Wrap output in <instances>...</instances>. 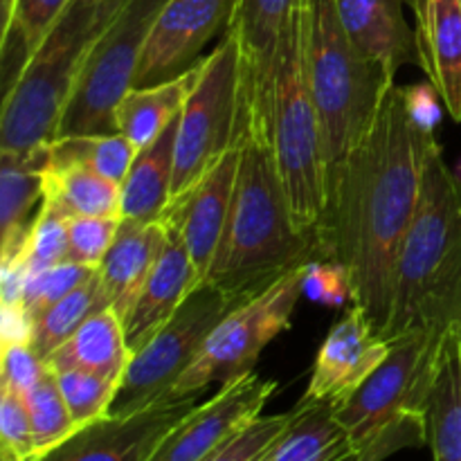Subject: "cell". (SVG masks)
Masks as SVG:
<instances>
[{
	"label": "cell",
	"instance_id": "1",
	"mask_svg": "<svg viewBox=\"0 0 461 461\" xmlns=\"http://www.w3.org/2000/svg\"><path fill=\"white\" fill-rule=\"evenodd\" d=\"M435 131L419 124L405 88L392 86L367 138L327 189L320 255L349 273L351 304L381 336L394 302L396 257L417 212Z\"/></svg>",
	"mask_w": 461,
	"mask_h": 461
},
{
	"label": "cell",
	"instance_id": "2",
	"mask_svg": "<svg viewBox=\"0 0 461 461\" xmlns=\"http://www.w3.org/2000/svg\"><path fill=\"white\" fill-rule=\"evenodd\" d=\"M239 169L228 223L203 282L257 295L320 255V234L295 225L277 169L270 120L239 113Z\"/></svg>",
	"mask_w": 461,
	"mask_h": 461
},
{
	"label": "cell",
	"instance_id": "3",
	"mask_svg": "<svg viewBox=\"0 0 461 461\" xmlns=\"http://www.w3.org/2000/svg\"><path fill=\"white\" fill-rule=\"evenodd\" d=\"M461 327V178L439 142L423 171L421 198L396 257L394 302L383 340L408 333L446 336Z\"/></svg>",
	"mask_w": 461,
	"mask_h": 461
},
{
	"label": "cell",
	"instance_id": "4",
	"mask_svg": "<svg viewBox=\"0 0 461 461\" xmlns=\"http://www.w3.org/2000/svg\"><path fill=\"white\" fill-rule=\"evenodd\" d=\"M304 63L322 126L329 189L347 156L374 129L396 77L351 45L338 18L336 0H306Z\"/></svg>",
	"mask_w": 461,
	"mask_h": 461
},
{
	"label": "cell",
	"instance_id": "5",
	"mask_svg": "<svg viewBox=\"0 0 461 461\" xmlns=\"http://www.w3.org/2000/svg\"><path fill=\"white\" fill-rule=\"evenodd\" d=\"M129 0H75L3 95L0 151H27L57 138L95 43Z\"/></svg>",
	"mask_w": 461,
	"mask_h": 461
},
{
	"label": "cell",
	"instance_id": "6",
	"mask_svg": "<svg viewBox=\"0 0 461 461\" xmlns=\"http://www.w3.org/2000/svg\"><path fill=\"white\" fill-rule=\"evenodd\" d=\"M270 140L293 221L302 232H318L327 210V156L306 79L304 7L279 48L270 93Z\"/></svg>",
	"mask_w": 461,
	"mask_h": 461
},
{
	"label": "cell",
	"instance_id": "7",
	"mask_svg": "<svg viewBox=\"0 0 461 461\" xmlns=\"http://www.w3.org/2000/svg\"><path fill=\"white\" fill-rule=\"evenodd\" d=\"M239 102L241 48L234 32L225 30L219 45L198 66L178 115L169 207L187 198L212 167L237 144Z\"/></svg>",
	"mask_w": 461,
	"mask_h": 461
},
{
	"label": "cell",
	"instance_id": "8",
	"mask_svg": "<svg viewBox=\"0 0 461 461\" xmlns=\"http://www.w3.org/2000/svg\"><path fill=\"white\" fill-rule=\"evenodd\" d=\"M306 266L293 268L255 297L230 311L210 331L201 351L176 381L169 401L201 396L210 385H228L255 369L261 351L291 327V315L304 295Z\"/></svg>",
	"mask_w": 461,
	"mask_h": 461
},
{
	"label": "cell",
	"instance_id": "9",
	"mask_svg": "<svg viewBox=\"0 0 461 461\" xmlns=\"http://www.w3.org/2000/svg\"><path fill=\"white\" fill-rule=\"evenodd\" d=\"M246 300L250 297L223 291L214 284H198L174 318L131 356L108 414H131L167 403L176 381L196 358L212 329Z\"/></svg>",
	"mask_w": 461,
	"mask_h": 461
},
{
	"label": "cell",
	"instance_id": "10",
	"mask_svg": "<svg viewBox=\"0 0 461 461\" xmlns=\"http://www.w3.org/2000/svg\"><path fill=\"white\" fill-rule=\"evenodd\" d=\"M165 3L167 0H129L120 9L86 61L57 138L117 133L115 108L126 90L133 88L144 45Z\"/></svg>",
	"mask_w": 461,
	"mask_h": 461
},
{
	"label": "cell",
	"instance_id": "11",
	"mask_svg": "<svg viewBox=\"0 0 461 461\" xmlns=\"http://www.w3.org/2000/svg\"><path fill=\"white\" fill-rule=\"evenodd\" d=\"M444 336L408 333L390 340L385 360L336 408L356 453L367 448L387 426L410 414H426Z\"/></svg>",
	"mask_w": 461,
	"mask_h": 461
},
{
	"label": "cell",
	"instance_id": "12",
	"mask_svg": "<svg viewBox=\"0 0 461 461\" xmlns=\"http://www.w3.org/2000/svg\"><path fill=\"white\" fill-rule=\"evenodd\" d=\"M237 0H167L135 70V88L178 79L203 61V50L230 27Z\"/></svg>",
	"mask_w": 461,
	"mask_h": 461
},
{
	"label": "cell",
	"instance_id": "13",
	"mask_svg": "<svg viewBox=\"0 0 461 461\" xmlns=\"http://www.w3.org/2000/svg\"><path fill=\"white\" fill-rule=\"evenodd\" d=\"M201 396L156 403L131 414H106L72 432L36 461H149Z\"/></svg>",
	"mask_w": 461,
	"mask_h": 461
},
{
	"label": "cell",
	"instance_id": "14",
	"mask_svg": "<svg viewBox=\"0 0 461 461\" xmlns=\"http://www.w3.org/2000/svg\"><path fill=\"white\" fill-rule=\"evenodd\" d=\"M277 390L275 381H264L255 372L221 385L216 396L198 403L169 435L149 461H205L221 446L257 417Z\"/></svg>",
	"mask_w": 461,
	"mask_h": 461
},
{
	"label": "cell",
	"instance_id": "15",
	"mask_svg": "<svg viewBox=\"0 0 461 461\" xmlns=\"http://www.w3.org/2000/svg\"><path fill=\"white\" fill-rule=\"evenodd\" d=\"M306 0H237L230 32L241 48V102L239 113L268 117L275 66L293 18Z\"/></svg>",
	"mask_w": 461,
	"mask_h": 461
},
{
	"label": "cell",
	"instance_id": "16",
	"mask_svg": "<svg viewBox=\"0 0 461 461\" xmlns=\"http://www.w3.org/2000/svg\"><path fill=\"white\" fill-rule=\"evenodd\" d=\"M387 351L390 342L378 336L360 306L351 304L324 338L302 399L342 403L385 360Z\"/></svg>",
	"mask_w": 461,
	"mask_h": 461
},
{
	"label": "cell",
	"instance_id": "17",
	"mask_svg": "<svg viewBox=\"0 0 461 461\" xmlns=\"http://www.w3.org/2000/svg\"><path fill=\"white\" fill-rule=\"evenodd\" d=\"M162 219L167 223V243L124 324L126 345L131 354L142 349L174 318L189 293L201 284L187 246H185L178 221L171 214H165Z\"/></svg>",
	"mask_w": 461,
	"mask_h": 461
},
{
	"label": "cell",
	"instance_id": "18",
	"mask_svg": "<svg viewBox=\"0 0 461 461\" xmlns=\"http://www.w3.org/2000/svg\"><path fill=\"white\" fill-rule=\"evenodd\" d=\"M239 169V144H234L219 162L210 169V174L198 183V187L178 205L169 207L165 214H171L178 221L187 246L192 264L196 268L198 279L207 277L212 259L216 255L225 223H228L230 203H232L234 180Z\"/></svg>",
	"mask_w": 461,
	"mask_h": 461
},
{
	"label": "cell",
	"instance_id": "19",
	"mask_svg": "<svg viewBox=\"0 0 461 461\" xmlns=\"http://www.w3.org/2000/svg\"><path fill=\"white\" fill-rule=\"evenodd\" d=\"M403 5L405 0H336L351 45L394 77L408 63H419V36L405 18Z\"/></svg>",
	"mask_w": 461,
	"mask_h": 461
},
{
	"label": "cell",
	"instance_id": "20",
	"mask_svg": "<svg viewBox=\"0 0 461 461\" xmlns=\"http://www.w3.org/2000/svg\"><path fill=\"white\" fill-rule=\"evenodd\" d=\"M50 142L27 151H0V261L25 250L43 205Z\"/></svg>",
	"mask_w": 461,
	"mask_h": 461
},
{
	"label": "cell",
	"instance_id": "21",
	"mask_svg": "<svg viewBox=\"0 0 461 461\" xmlns=\"http://www.w3.org/2000/svg\"><path fill=\"white\" fill-rule=\"evenodd\" d=\"M167 243L165 219L140 223L122 219L117 237L99 264V279L104 284L111 309L126 324L149 275L156 268Z\"/></svg>",
	"mask_w": 461,
	"mask_h": 461
},
{
	"label": "cell",
	"instance_id": "22",
	"mask_svg": "<svg viewBox=\"0 0 461 461\" xmlns=\"http://www.w3.org/2000/svg\"><path fill=\"white\" fill-rule=\"evenodd\" d=\"M336 401L302 399L293 421L257 461H347L356 450L336 417Z\"/></svg>",
	"mask_w": 461,
	"mask_h": 461
},
{
	"label": "cell",
	"instance_id": "23",
	"mask_svg": "<svg viewBox=\"0 0 461 461\" xmlns=\"http://www.w3.org/2000/svg\"><path fill=\"white\" fill-rule=\"evenodd\" d=\"M131 349L126 345L124 322L120 315L108 306L90 315L75 336L63 342L57 351L43 360L50 372H66V369H84L99 376L120 381L131 363Z\"/></svg>",
	"mask_w": 461,
	"mask_h": 461
},
{
	"label": "cell",
	"instance_id": "24",
	"mask_svg": "<svg viewBox=\"0 0 461 461\" xmlns=\"http://www.w3.org/2000/svg\"><path fill=\"white\" fill-rule=\"evenodd\" d=\"M426 444L435 461H461V327L441 342L426 401Z\"/></svg>",
	"mask_w": 461,
	"mask_h": 461
},
{
	"label": "cell",
	"instance_id": "25",
	"mask_svg": "<svg viewBox=\"0 0 461 461\" xmlns=\"http://www.w3.org/2000/svg\"><path fill=\"white\" fill-rule=\"evenodd\" d=\"M419 66L450 117L461 122V0H430V23L419 39Z\"/></svg>",
	"mask_w": 461,
	"mask_h": 461
},
{
	"label": "cell",
	"instance_id": "26",
	"mask_svg": "<svg viewBox=\"0 0 461 461\" xmlns=\"http://www.w3.org/2000/svg\"><path fill=\"white\" fill-rule=\"evenodd\" d=\"M178 117L160 138L140 151L122 183V219L151 223L160 221L171 205L174 183V144Z\"/></svg>",
	"mask_w": 461,
	"mask_h": 461
},
{
	"label": "cell",
	"instance_id": "27",
	"mask_svg": "<svg viewBox=\"0 0 461 461\" xmlns=\"http://www.w3.org/2000/svg\"><path fill=\"white\" fill-rule=\"evenodd\" d=\"M198 66L185 72L178 79L167 81V84L149 86V88H135L133 86L120 99L115 108L117 133L126 135L138 149V153L151 147L160 138L162 131L180 115L185 99L192 90Z\"/></svg>",
	"mask_w": 461,
	"mask_h": 461
},
{
	"label": "cell",
	"instance_id": "28",
	"mask_svg": "<svg viewBox=\"0 0 461 461\" xmlns=\"http://www.w3.org/2000/svg\"><path fill=\"white\" fill-rule=\"evenodd\" d=\"M75 0H5L3 81L5 93Z\"/></svg>",
	"mask_w": 461,
	"mask_h": 461
},
{
	"label": "cell",
	"instance_id": "29",
	"mask_svg": "<svg viewBox=\"0 0 461 461\" xmlns=\"http://www.w3.org/2000/svg\"><path fill=\"white\" fill-rule=\"evenodd\" d=\"M43 198L61 207L70 219H122V185L86 167H48Z\"/></svg>",
	"mask_w": 461,
	"mask_h": 461
},
{
	"label": "cell",
	"instance_id": "30",
	"mask_svg": "<svg viewBox=\"0 0 461 461\" xmlns=\"http://www.w3.org/2000/svg\"><path fill=\"white\" fill-rule=\"evenodd\" d=\"M111 306L104 284L99 279V268L88 282L77 286L75 291L68 293L66 297L45 309L39 318L32 320V336L30 345L41 358H48L52 351H57L63 342L70 340L77 329L95 315Z\"/></svg>",
	"mask_w": 461,
	"mask_h": 461
},
{
	"label": "cell",
	"instance_id": "31",
	"mask_svg": "<svg viewBox=\"0 0 461 461\" xmlns=\"http://www.w3.org/2000/svg\"><path fill=\"white\" fill-rule=\"evenodd\" d=\"M138 149L126 135H68L50 142V167H86L113 183H124Z\"/></svg>",
	"mask_w": 461,
	"mask_h": 461
},
{
	"label": "cell",
	"instance_id": "32",
	"mask_svg": "<svg viewBox=\"0 0 461 461\" xmlns=\"http://www.w3.org/2000/svg\"><path fill=\"white\" fill-rule=\"evenodd\" d=\"M27 412H30L32 435H34L36 459L66 441L75 430H79L68 410L54 372H45L41 381L25 394ZM34 459V461H36Z\"/></svg>",
	"mask_w": 461,
	"mask_h": 461
},
{
	"label": "cell",
	"instance_id": "33",
	"mask_svg": "<svg viewBox=\"0 0 461 461\" xmlns=\"http://www.w3.org/2000/svg\"><path fill=\"white\" fill-rule=\"evenodd\" d=\"M54 376H57L61 394L77 428L88 426L90 421L106 417L111 412V405L115 401L117 390H120V381L84 372V369H66V372H57Z\"/></svg>",
	"mask_w": 461,
	"mask_h": 461
},
{
	"label": "cell",
	"instance_id": "34",
	"mask_svg": "<svg viewBox=\"0 0 461 461\" xmlns=\"http://www.w3.org/2000/svg\"><path fill=\"white\" fill-rule=\"evenodd\" d=\"M95 273H97V268H93V266H81L75 261H61V264L34 270L27 277L23 306L32 320L39 318L45 309L57 304L61 297L75 291L77 286L88 282Z\"/></svg>",
	"mask_w": 461,
	"mask_h": 461
},
{
	"label": "cell",
	"instance_id": "35",
	"mask_svg": "<svg viewBox=\"0 0 461 461\" xmlns=\"http://www.w3.org/2000/svg\"><path fill=\"white\" fill-rule=\"evenodd\" d=\"M68 223H70V216L52 201L43 198V205L36 214L25 246V261L30 266V273L68 261Z\"/></svg>",
	"mask_w": 461,
	"mask_h": 461
},
{
	"label": "cell",
	"instance_id": "36",
	"mask_svg": "<svg viewBox=\"0 0 461 461\" xmlns=\"http://www.w3.org/2000/svg\"><path fill=\"white\" fill-rule=\"evenodd\" d=\"M122 219H104V216H75L68 223V261L81 266L99 264L106 257L120 230Z\"/></svg>",
	"mask_w": 461,
	"mask_h": 461
},
{
	"label": "cell",
	"instance_id": "37",
	"mask_svg": "<svg viewBox=\"0 0 461 461\" xmlns=\"http://www.w3.org/2000/svg\"><path fill=\"white\" fill-rule=\"evenodd\" d=\"M291 421L293 410L284 414L257 417L205 461H257L266 453V448L286 430Z\"/></svg>",
	"mask_w": 461,
	"mask_h": 461
},
{
	"label": "cell",
	"instance_id": "38",
	"mask_svg": "<svg viewBox=\"0 0 461 461\" xmlns=\"http://www.w3.org/2000/svg\"><path fill=\"white\" fill-rule=\"evenodd\" d=\"M302 293L309 300L329 306H342L351 300L349 273L340 264L329 259H313L306 264Z\"/></svg>",
	"mask_w": 461,
	"mask_h": 461
},
{
	"label": "cell",
	"instance_id": "39",
	"mask_svg": "<svg viewBox=\"0 0 461 461\" xmlns=\"http://www.w3.org/2000/svg\"><path fill=\"white\" fill-rule=\"evenodd\" d=\"M0 385H7L25 396L41 381L48 367L43 358L32 349L30 342H12L3 345L0 356Z\"/></svg>",
	"mask_w": 461,
	"mask_h": 461
},
{
	"label": "cell",
	"instance_id": "40",
	"mask_svg": "<svg viewBox=\"0 0 461 461\" xmlns=\"http://www.w3.org/2000/svg\"><path fill=\"white\" fill-rule=\"evenodd\" d=\"M437 97H439V93L432 84H417L405 88V102H408L410 113L428 131H435L441 117Z\"/></svg>",
	"mask_w": 461,
	"mask_h": 461
},
{
	"label": "cell",
	"instance_id": "41",
	"mask_svg": "<svg viewBox=\"0 0 461 461\" xmlns=\"http://www.w3.org/2000/svg\"><path fill=\"white\" fill-rule=\"evenodd\" d=\"M3 345L12 342H30L32 318L25 306H3Z\"/></svg>",
	"mask_w": 461,
	"mask_h": 461
},
{
	"label": "cell",
	"instance_id": "42",
	"mask_svg": "<svg viewBox=\"0 0 461 461\" xmlns=\"http://www.w3.org/2000/svg\"><path fill=\"white\" fill-rule=\"evenodd\" d=\"M405 5L414 12V21H417L414 30H417V36L421 39L428 30V23H430V0H405Z\"/></svg>",
	"mask_w": 461,
	"mask_h": 461
},
{
	"label": "cell",
	"instance_id": "43",
	"mask_svg": "<svg viewBox=\"0 0 461 461\" xmlns=\"http://www.w3.org/2000/svg\"><path fill=\"white\" fill-rule=\"evenodd\" d=\"M356 459H358V453H356L354 457H349V459H347V461H356Z\"/></svg>",
	"mask_w": 461,
	"mask_h": 461
}]
</instances>
